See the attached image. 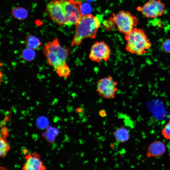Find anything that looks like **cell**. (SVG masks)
<instances>
[{
    "mask_svg": "<svg viewBox=\"0 0 170 170\" xmlns=\"http://www.w3.org/2000/svg\"><path fill=\"white\" fill-rule=\"evenodd\" d=\"M102 20V16L100 15L82 14L75 25V32L71 46L79 45L85 38H94Z\"/></svg>",
    "mask_w": 170,
    "mask_h": 170,
    "instance_id": "6da1fadb",
    "label": "cell"
},
{
    "mask_svg": "<svg viewBox=\"0 0 170 170\" xmlns=\"http://www.w3.org/2000/svg\"><path fill=\"white\" fill-rule=\"evenodd\" d=\"M127 41L125 49L130 54L137 55L146 54L151 46V43L142 29L134 27L125 34Z\"/></svg>",
    "mask_w": 170,
    "mask_h": 170,
    "instance_id": "7a4b0ae2",
    "label": "cell"
},
{
    "mask_svg": "<svg viewBox=\"0 0 170 170\" xmlns=\"http://www.w3.org/2000/svg\"><path fill=\"white\" fill-rule=\"evenodd\" d=\"M42 50L48 65L54 69L66 63L70 53V49L62 46L57 38L46 43Z\"/></svg>",
    "mask_w": 170,
    "mask_h": 170,
    "instance_id": "3957f363",
    "label": "cell"
},
{
    "mask_svg": "<svg viewBox=\"0 0 170 170\" xmlns=\"http://www.w3.org/2000/svg\"><path fill=\"white\" fill-rule=\"evenodd\" d=\"M65 18V25H75L82 14V3L76 0H59Z\"/></svg>",
    "mask_w": 170,
    "mask_h": 170,
    "instance_id": "277c9868",
    "label": "cell"
},
{
    "mask_svg": "<svg viewBox=\"0 0 170 170\" xmlns=\"http://www.w3.org/2000/svg\"><path fill=\"white\" fill-rule=\"evenodd\" d=\"M112 19L119 31L126 34L131 31L139 22L138 19L129 12L121 11L113 14Z\"/></svg>",
    "mask_w": 170,
    "mask_h": 170,
    "instance_id": "5b68a950",
    "label": "cell"
},
{
    "mask_svg": "<svg viewBox=\"0 0 170 170\" xmlns=\"http://www.w3.org/2000/svg\"><path fill=\"white\" fill-rule=\"evenodd\" d=\"M117 84V82L114 80L112 76H109L98 81L96 91L98 94L103 98L114 99L118 90Z\"/></svg>",
    "mask_w": 170,
    "mask_h": 170,
    "instance_id": "8992f818",
    "label": "cell"
},
{
    "mask_svg": "<svg viewBox=\"0 0 170 170\" xmlns=\"http://www.w3.org/2000/svg\"><path fill=\"white\" fill-rule=\"evenodd\" d=\"M111 49L104 41H96L91 48L89 58L93 61L99 63L107 62L110 57Z\"/></svg>",
    "mask_w": 170,
    "mask_h": 170,
    "instance_id": "52a82bcc",
    "label": "cell"
},
{
    "mask_svg": "<svg viewBox=\"0 0 170 170\" xmlns=\"http://www.w3.org/2000/svg\"><path fill=\"white\" fill-rule=\"evenodd\" d=\"M164 4L160 0H149L137 9L145 17L155 18L162 15L165 12Z\"/></svg>",
    "mask_w": 170,
    "mask_h": 170,
    "instance_id": "ba28073f",
    "label": "cell"
},
{
    "mask_svg": "<svg viewBox=\"0 0 170 170\" xmlns=\"http://www.w3.org/2000/svg\"><path fill=\"white\" fill-rule=\"evenodd\" d=\"M46 13L58 25H65V18L59 0H51L47 5Z\"/></svg>",
    "mask_w": 170,
    "mask_h": 170,
    "instance_id": "9c48e42d",
    "label": "cell"
},
{
    "mask_svg": "<svg viewBox=\"0 0 170 170\" xmlns=\"http://www.w3.org/2000/svg\"><path fill=\"white\" fill-rule=\"evenodd\" d=\"M26 161L23 169L26 170H40L45 169L39 156L36 153L28 155L26 158Z\"/></svg>",
    "mask_w": 170,
    "mask_h": 170,
    "instance_id": "30bf717a",
    "label": "cell"
},
{
    "mask_svg": "<svg viewBox=\"0 0 170 170\" xmlns=\"http://www.w3.org/2000/svg\"><path fill=\"white\" fill-rule=\"evenodd\" d=\"M165 150L166 148L164 143L159 141H156L149 145L147 156L149 157H159L164 153Z\"/></svg>",
    "mask_w": 170,
    "mask_h": 170,
    "instance_id": "8fae6325",
    "label": "cell"
},
{
    "mask_svg": "<svg viewBox=\"0 0 170 170\" xmlns=\"http://www.w3.org/2000/svg\"><path fill=\"white\" fill-rule=\"evenodd\" d=\"M113 134L116 140L119 142H125L129 139V132L124 127H122L116 129Z\"/></svg>",
    "mask_w": 170,
    "mask_h": 170,
    "instance_id": "7c38bea8",
    "label": "cell"
},
{
    "mask_svg": "<svg viewBox=\"0 0 170 170\" xmlns=\"http://www.w3.org/2000/svg\"><path fill=\"white\" fill-rule=\"evenodd\" d=\"M25 44L26 48L36 50L40 47L41 42L37 37L32 35H28L26 37Z\"/></svg>",
    "mask_w": 170,
    "mask_h": 170,
    "instance_id": "4fadbf2b",
    "label": "cell"
},
{
    "mask_svg": "<svg viewBox=\"0 0 170 170\" xmlns=\"http://www.w3.org/2000/svg\"><path fill=\"white\" fill-rule=\"evenodd\" d=\"M13 16L15 19L19 20H23L28 16L27 11L25 8L17 7L13 8L11 11Z\"/></svg>",
    "mask_w": 170,
    "mask_h": 170,
    "instance_id": "5bb4252c",
    "label": "cell"
},
{
    "mask_svg": "<svg viewBox=\"0 0 170 170\" xmlns=\"http://www.w3.org/2000/svg\"><path fill=\"white\" fill-rule=\"evenodd\" d=\"M35 50L26 48L21 52V57L25 61L30 62L33 60L35 58L36 54Z\"/></svg>",
    "mask_w": 170,
    "mask_h": 170,
    "instance_id": "9a60e30c",
    "label": "cell"
},
{
    "mask_svg": "<svg viewBox=\"0 0 170 170\" xmlns=\"http://www.w3.org/2000/svg\"><path fill=\"white\" fill-rule=\"evenodd\" d=\"M58 76L67 78L71 74V70L66 63L54 69Z\"/></svg>",
    "mask_w": 170,
    "mask_h": 170,
    "instance_id": "2e32d148",
    "label": "cell"
},
{
    "mask_svg": "<svg viewBox=\"0 0 170 170\" xmlns=\"http://www.w3.org/2000/svg\"><path fill=\"white\" fill-rule=\"evenodd\" d=\"M59 133L58 130L52 127H48L45 133H43V136L48 141L53 142L55 140V137Z\"/></svg>",
    "mask_w": 170,
    "mask_h": 170,
    "instance_id": "e0dca14e",
    "label": "cell"
},
{
    "mask_svg": "<svg viewBox=\"0 0 170 170\" xmlns=\"http://www.w3.org/2000/svg\"><path fill=\"white\" fill-rule=\"evenodd\" d=\"M0 156L4 157L9 149V147L8 144L5 140L3 138H1L0 140Z\"/></svg>",
    "mask_w": 170,
    "mask_h": 170,
    "instance_id": "ac0fdd59",
    "label": "cell"
},
{
    "mask_svg": "<svg viewBox=\"0 0 170 170\" xmlns=\"http://www.w3.org/2000/svg\"><path fill=\"white\" fill-rule=\"evenodd\" d=\"M37 124L38 128L44 129L48 126L49 123L46 117H41L37 120Z\"/></svg>",
    "mask_w": 170,
    "mask_h": 170,
    "instance_id": "d6986e66",
    "label": "cell"
},
{
    "mask_svg": "<svg viewBox=\"0 0 170 170\" xmlns=\"http://www.w3.org/2000/svg\"><path fill=\"white\" fill-rule=\"evenodd\" d=\"M162 133L164 138L170 140V120L163 128Z\"/></svg>",
    "mask_w": 170,
    "mask_h": 170,
    "instance_id": "ffe728a7",
    "label": "cell"
},
{
    "mask_svg": "<svg viewBox=\"0 0 170 170\" xmlns=\"http://www.w3.org/2000/svg\"><path fill=\"white\" fill-rule=\"evenodd\" d=\"M162 46L164 51L170 53V39H165L162 42Z\"/></svg>",
    "mask_w": 170,
    "mask_h": 170,
    "instance_id": "44dd1931",
    "label": "cell"
},
{
    "mask_svg": "<svg viewBox=\"0 0 170 170\" xmlns=\"http://www.w3.org/2000/svg\"><path fill=\"white\" fill-rule=\"evenodd\" d=\"M99 115L101 117H105L107 115L106 112L105 110H101L99 112Z\"/></svg>",
    "mask_w": 170,
    "mask_h": 170,
    "instance_id": "7402d4cb",
    "label": "cell"
},
{
    "mask_svg": "<svg viewBox=\"0 0 170 170\" xmlns=\"http://www.w3.org/2000/svg\"><path fill=\"white\" fill-rule=\"evenodd\" d=\"M76 110L79 115H82L84 112L83 108L81 107H77Z\"/></svg>",
    "mask_w": 170,
    "mask_h": 170,
    "instance_id": "603a6c76",
    "label": "cell"
}]
</instances>
